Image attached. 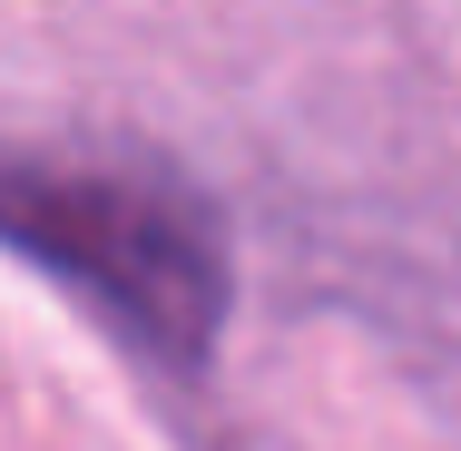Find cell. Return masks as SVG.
Wrapping results in <instances>:
<instances>
[{
  "label": "cell",
  "mask_w": 461,
  "mask_h": 451,
  "mask_svg": "<svg viewBox=\"0 0 461 451\" xmlns=\"http://www.w3.org/2000/svg\"><path fill=\"white\" fill-rule=\"evenodd\" d=\"M0 246L50 284H69L148 373L206 383L236 304V246H226V216L177 167L0 148Z\"/></svg>",
  "instance_id": "obj_1"
}]
</instances>
